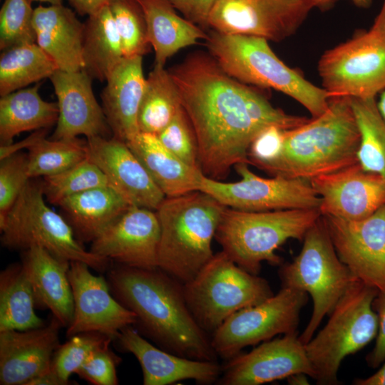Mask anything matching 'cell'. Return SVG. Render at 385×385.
I'll use <instances>...</instances> for the list:
<instances>
[{
    "label": "cell",
    "instance_id": "9a60e30c",
    "mask_svg": "<svg viewBox=\"0 0 385 385\" xmlns=\"http://www.w3.org/2000/svg\"><path fill=\"white\" fill-rule=\"evenodd\" d=\"M322 217L342 262L359 280L385 292V205L360 220Z\"/></svg>",
    "mask_w": 385,
    "mask_h": 385
},
{
    "label": "cell",
    "instance_id": "d6a6232c",
    "mask_svg": "<svg viewBox=\"0 0 385 385\" xmlns=\"http://www.w3.org/2000/svg\"><path fill=\"white\" fill-rule=\"evenodd\" d=\"M58 68L36 43H26L4 50L0 56V96L50 78Z\"/></svg>",
    "mask_w": 385,
    "mask_h": 385
},
{
    "label": "cell",
    "instance_id": "d4e9b609",
    "mask_svg": "<svg viewBox=\"0 0 385 385\" xmlns=\"http://www.w3.org/2000/svg\"><path fill=\"white\" fill-rule=\"evenodd\" d=\"M21 264L32 285L36 308L49 309L61 327L67 328L74 312L68 275L70 262L33 246L22 251Z\"/></svg>",
    "mask_w": 385,
    "mask_h": 385
},
{
    "label": "cell",
    "instance_id": "7402d4cb",
    "mask_svg": "<svg viewBox=\"0 0 385 385\" xmlns=\"http://www.w3.org/2000/svg\"><path fill=\"white\" fill-rule=\"evenodd\" d=\"M114 341L122 351L137 359L144 385H169L189 379L210 385L217 384L222 374L218 361L192 359L168 352L152 344L133 326L121 329Z\"/></svg>",
    "mask_w": 385,
    "mask_h": 385
},
{
    "label": "cell",
    "instance_id": "f907efd6",
    "mask_svg": "<svg viewBox=\"0 0 385 385\" xmlns=\"http://www.w3.org/2000/svg\"><path fill=\"white\" fill-rule=\"evenodd\" d=\"M356 385H385V361L381 368L374 374L365 379H357L354 381Z\"/></svg>",
    "mask_w": 385,
    "mask_h": 385
},
{
    "label": "cell",
    "instance_id": "1f68e13d",
    "mask_svg": "<svg viewBox=\"0 0 385 385\" xmlns=\"http://www.w3.org/2000/svg\"><path fill=\"white\" fill-rule=\"evenodd\" d=\"M35 308L34 290L23 265L10 264L0 272V332L44 326Z\"/></svg>",
    "mask_w": 385,
    "mask_h": 385
},
{
    "label": "cell",
    "instance_id": "52a82bcc",
    "mask_svg": "<svg viewBox=\"0 0 385 385\" xmlns=\"http://www.w3.org/2000/svg\"><path fill=\"white\" fill-rule=\"evenodd\" d=\"M278 274L282 287L307 292L312 299L311 317L299 336L304 344L314 337L324 317L359 280L339 259L322 215L307 232L299 255L292 262L282 265Z\"/></svg>",
    "mask_w": 385,
    "mask_h": 385
},
{
    "label": "cell",
    "instance_id": "8992f818",
    "mask_svg": "<svg viewBox=\"0 0 385 385\" xmlns=\"http://www.w3.org/2000/svg\"><path fill=\"white\" fill-rule=\"evenodd\" d=\"M321 215L319 209L248 212L226 207L215 238L238 266L257 275L262 262L280 265L276 250L289 239L303 241Z\"/></svg>",
    "mask_w": 385,
    "mask_h": 385
},
{
    "label": "cell",
    "instance_id": "f5cc1de1",
    "mask_svg": "<svg viewBox=\"0 0 385 385\" xmlns=\"http://www.w3.org/2000/svg\"><path fill=\"white\" fill-rule=\"evenodd\" d=\"M175 9L180 11L189 20L191 0H168Z\"/></svg>",
    "mask_w": 385,
    "mask_h": 385
},
{
    "label": "cell",
    "instance_id": "7c38bea8",
    "mask_svg": "<svg viewBox=\"0 0 385 385\" xmlns=\"http://www.w3.org/2000/svg\"><path fill=\"white\" fill-rule=\"evenodd\" d=\"M308 299L307 292L282 287L262 302L234 313L210 336L217 356L227 361L247 346L297 332L300 312Z\"/></svg>",
    "mask_w": 385,
    "mask_h": 385
},
{
    "label": "cell",
    "instance_id": "44dd1931",
    "mask_svg": "<svg viewBox=\"0 0 385 385\" xmlns=\"http://www.w3.org/2000/svg\"><path fill=\"white\" fill-rule=\"evenodd\" d=\"M49 78L58 106V118L51 138H73L80 135L88 138L112 135L102 106L94 96L93 78L85 71L58 69Z\"/></svg>",
    "mask_w": 385,
    "mask_h": 385
},
{
    "label": "cell",
    "instance_id": "9f6ffc18",
    "mask_svg": "<svg viewBox=\"0 0 385 385\" xmlns=\"http://www.w3.org/2000/svg\"><path fill=\"white\" fill-rule=\"evenodd\" d=\"M381 93L379 100L377 102V107L381 115L385 119V89Z\"/></svg>",
    "mask_w": 385,
    "mask_h": 385
},
{
    "label": "cell",
    "instance_id": "c3c4849f",
    "mask_svg": "<svg viewBox=\"0 0 385 385\" xmlns=\"http://www.w3.org/2000/svg\"><path fill=\"white\" fill-rule=\"evenodd\" d=\"M76 12L81 16L90 15L102 6L108 4L110 0H68Z\"/></svg>",
    "mask_w": 385,
    "mask_h": 385
},
{
    "label": "cell",
    "instance_id": "d590c367",
    "mask_svg": "<svg viewBox=\"0 0 385 385\" xmlns=\"http://www.w3.org/2000/svg\"><path fill=\"white\" fill-rule=\"evenodd\" d=\"M28 170L31 179L63 172L87 158L86 140L47 139L28 150Z\"/></svg>",
    "mask_w": 385,
    "mask_h": 385
},
{
    "label": "cell",
    "instance_id": "7bdbcfd3",
    "mask_svg": "<svg viewBox=\"0 0 385 385\" xmlns=\"http://www.w3.org/2000/svg\"><path fill=\"white\" fill-rule=\"evenodd\" d=\"M121 358L110 346L93 351L76 373L80 378L93 385H117V366Z\"/></svg>",
    "mask_w": 385,
    "mask_h": 385
},
{
    "label": "cell",
    "instance_id": "681fc988",
    "mask_svg": "<svg viewBox=\"0 0 385 385\" xmlns=\"http://www.w3.org/2000/svg\"><path fill=\"white\" fill-rule=\"evenodd\" d=\"M68 382L62 379L50 367L48 370L31 379L27 385H68Z\"/></svg>",
    "mask_w": 385,
    "mask_h": 385
},
{
    "label": "cell",
    "instance_id": "6da1fadb",
    "mask_svg": "<svg viewBox=\"0 0 385 385\" xmlns=\"http://www.w3.org/2000/svg\"><path fill=\"white\" fill-rule=\"evenodd\" d=\"M168 71L196 135L200 169L210 178L224 180L232 166L249 164L250 145L264 128L291 130L309 120L274 107L227 74L209 52H192Z\"/></svg>",
    "mask_w": 385,
    "mask_h": 385
},
{
    "label": "cell",
    "instance_id": "d6986e66",
    "mask_svg": "<svg viewBox=\"0 0 385 385\" xmlns=\"http://www.w3.org/2000/svg\"><path fill=\"white\" fill-rule=\"evenodd\" d=\"M309 180L321 198L322 215L360 220L385 205V180L359 162Z\"/></svg>",
    "mask_w": 385,
    "mask_h": 385
},
{
    "label": "cell",
    "instance_id": "ab89813d",
    "mask_svg": "<svg viewBox=\"0 0 385 385\" xmlns=\"http://www.w3.org/2000/svg\"><path fill=\"white\" fill-rule=\"evenodd\" d=\"M31 0H4L0 11V48L36 43Z\"/></svg>",
    "mask_w": 385,
    "mask_h": 385
},
{
    "label": "cell",
    "instance_id": "8d00e7d4",
    "mask_svg": "<svg viewBox=\"0 0 385 385\" xmlns=\"http://www.w3.org/2000/svg\"><path fill=\"white\" fill-rule=\"evenodd\" d=\"M41 183L45 198L56 205L76 194L108 186L105 175L88 158L63 172L43 177Z\"/></svg>",
    "mask_w": 385,
    "mask_h": 385
},
{
    "label": "cell",
    "instance_id": "4316f807",
    "mask_svg": "<svg viewBox=\"0 0 385 385\" xmlns=\"http://www.w3.org/2000/svg\"><path fill=\"white\" fill-rule=\"evenodd\" d=\"M126 143L165 197L199 190L201 170L168 150L156 135L139 132Z\"/></svg>",
    "mask_w": 385,
    "mask_h": 385
},
{
    "label": "cell",
    "instance_id": "f6af8a7d",
    "mask_svg": "<svg viewBox=\"0 0 385 385\" xmlns=\"http://www.w3.org/2000/svg\"><path fill=\"white\" fill-rule=\"evenodd\" d=\"M378 317V332L375 345L366 357L368 366L376 369L385 361V292H378L372 302Z\"/></svg>",
    "mask_w": 385,
    "mask_h": 385
},
{
    "label": "cell",
    "instance_id": "277c9868",
    "mask_svg": "<svg viewBox=\"0 0 385 385\" xmlns=\"http://www.w3.org/2000/svg\"><path fill=\"white\" fill-rule=\"evenodd\" d=\"M226 206L201 190L165 197L160 223L158 268L183 284L212 259V241Z\"/></svg>",
    "mask_w": 385,
    "mask_h": 385
},
{
    "label": "cell",
    "instance_id": "9c48e42d",
    "mask_svg": "<svg viewBox=\"0 0 385 385\" xmlns=\"http://www.w3.org/2000/svg\"><path fill=\"white\" fill-rule=\"evenodd\" d=\"M378 290L357 280L340 299L325 326L304 344L319 385H337L343 359L377 334L378 317L372 302Z\"/></svg>",
    "mask_w": 385,
    "mask_h": 385
},
{
    "label": "cell",
    "instance_id": "4dcf8cb0",
    "mask_svg": "<svg viewBox=\"0 0 385 385\" xmlns=\"http://www.w3.org/2000/svg\"><path fill=\"white\" fill-rule=\"evenodd\" d=\"M121 40L108 4L84 23L83 70L93 79L106 81L123 58Z\"/></svg>",
    "mask_w": 385,
    "mask_h": 385
},
{
    "label": "cell",
    "instance_id": "74e56055",
    "mask_svg": "<svg viewBox=\"0 0 385 385\" xmlns=\"http://www.w3.org/2000/svg\"><path fill=\"white\" fill-rule=\"evenodd\" d=\"M108 6L120 37L124 57L146 54L150 45L145 15L138 1L110 0Z\"/></svg>",
    "mask_w": 385,
    "mask_h": 385
},
{
    "label": "cell",
    "instance_id": "7a4b0ae2",
    "mask_svg": "<svg viewBox=\"0 0 385 385\" xmlns=\"http://www.w3.org/2000/svg\"><path fill=\"white\" fill-rule=\"evenodd\" d=\"M106 280L113 297L136 316L133 326L159 348L196 360L218 361L210 336L197 324L186 302L183 284L160 268L116 263Z\"/></svg>",
    "mask_w": 385,
    "mask_h": 385
},
{
    "label": "cell",
    "instance_id": "6f0895ef",
    "mask_svg": "<svg viewBox=\"0 0 385 385\" xmlns=\"http://www.w3.org/2000/svg\"><path fill=\"white\" fill-rule=\"evenodd\" d=\"M34 1H38L41 2H46L49 3L50 4H62V0H31Z\"/></svg>",
    "mask_w": 385,
    "mask_h": 385
},
{
    "label": "cell",
    "instance_id": "603a6c76",
    "mask_svg": "<svg viewBox=\"0 0 385 385\" xmlns=\"http://www.w3.org/2000/svg\"><path fill=\"white\" fill-rule=\"evenodd\" d=\"M61 327L52 316L38 328L0 332V384L27 385L48 370Z\"/></svg>",
    "mask_w": 385,
    "mask_h": 385
},
{
    "label": "cell",
    "instance_id": "ee69618b",
    "mask_svg": "<svg viewBox=\"0 0 385 385\" xmlns=\"http://www.w3.org/2000/svg\"><path fill=\"white\" fill-rule=\"evenodd\" d=\"M286 130L277 125H270L262 130L250 145L248 163L265 172L278 158Z\"/></svg>",
    "mask_w": 385,
    "mask_h": 385
},
{
    "label": "cell",
    "instance_id": "e575fe53",
    "mask_svg": "<svg viewBox=\"0 0 385 385\" xmlns=\"http://www.w3.org/2000/svg\"><path fill=\"white\" fill-rule=\"evenodd\" d=\"M350 100L361 135L358 162L365 170L385 180V119L376 98Z\"/></svg>",
    "mask_w": 385,
    "mask_h": 385
},
{
    "label": "cell",
    "instance_id": "bcb514c9",
    "mask_svg": "<svg viewBox=\"0 0 385 385\" xmlns=\"http://www.w3.org/2000/svg\"><path fill=\"white\" fill-rule=\"evenodd\" d=\"M48 130V128L36 130L19 142L11 143L8 145H1L0 160L18 152H21L23 149L26 148L29 150L37 142L46 137Z\"/></svg>",
    "mask_w": 385,
    "mask_h": 385
},
{
    "label": "cell",
    "instance_id": "f35d334b",
    "mask_svg": "<svg viewBox=\"0 0 385 385\" xmlns=\"http://www.w3.org/2000/svg\"><path fill=\"white\" fill-rule=\"evenodd\" d=\"M113 341L110 337L96 332L75 334L64 344H59L53 354L51 369L71 384L70 376L77 372L93 351L110 346Z\"/></svg>",
    "mask_w": 385,
    "mask_h": 385
},
{
    "label": "cell",
    "instance_id": "60d3db41",
    "mask_svg": "<svg viewBox=\"0 0 385 385\" xmlns=\"http://www.w3.org/2000/svg\"><path fill=\"white\" fill-rule=\"evenodd\" d=\"M157 136L168 150L189 165L201 170L196 135L183 107Z\"/></svg>",
    "mask_w": 385,
    "mask_h": 385
},
{
    "label": "cell",
    "instance_id": "11a10c76",
    "mask_svg": "<svg viewBox=\"0 0 385 385\" xmlns=\"http://www.w3.org/2000/svg\"><path fill=\"white\" fill-rule=\"evenodd\" d=\"M324 6L327 8L330 6L333 0H318ZM355 6L359 8L367 9L369 8L374 0H350Z\"/></svg>",
    "mask_w": 385,
    "mask_h": 385
},
{
    "label": "cell",
    "instance_id": "e0dca14e",
    "mask_svg": "<svg viewBox=\"0 0 385 385\" xmlns=\"http://www.w3.org/2000/svg\"><path fill=\"white\" fill-rule=\"evenodd\" d=\"M217 384L260 385L304 373L314 379L315 371L297 332L262 342L245 354H239L222 365Z\"/></svg>",
    "mask_w": 385,
    "mask_h": 385
},
{
    "label": "cell",
    "instance_id": "f1b7e54d",
    "mask_svg": "<svg viewBox=\"0 0 385 385\" xmlns=\"http://www.w3.org/2000/svg\"><path fill=\"white\" fill-rule=\"evenodd\" d=\"M137 1L145 15L148 40L155 51V64L164 66L180 49L207 39L204 29L180 16L168 0Z\"/></svg>",
    "mask_w": 385,
    "mask_h": 385
},
{
    "label": "cell",
    "instance_id": "30bf717a",
    "mask_svg": "<svg viewBox=\"0 0 385 385\" xmlns=\"http://www.w3.org/2000/svg\"><path fill=\"white\" fill-rule=\"evenodd\" d=\"M183 287L192 314L210 336L234 313L274 294L265 278L245 270L222 250Z\"/></svg>",
    "mask_w": 385,
    "mask_h": 385
},
{
    "label": "cell",
    "instance_id": "484cf974",
    "mask_svg": "<svg viewBox=\"0 0 385 385\" xmlns=\"http://www.w3.org/2000/svg\"><path fill=\"white\" fill-rule=\"evenodd\" d=\"M33 24L36 43L54 61L58 69H83L84 23L63 4L34 9Z\"/></svg>",
    "mask_w": 385,
    "mask_h": 385
},
{
    "label": "cell",
    "instance_id": "ffe728a7",
    "mask_svg": "<svg viewBox=\"0 0 385 385\" xmlns=\"http://www.w3.org/2000/svg\"><path fill=\"white\" fill-rule=\"evenodd\" d=\"M86 153L130 205L156 210L165 198L126 142L113 135L88 138Z\"/></svg>",
    "mask_w": 385,
    "mask_h": 385
},
{
    "label": "cell",
    "instance_id": "ac0fdd59",
    "mask_svg": "<svg viewBox=\"0 0 385 385\" xmlns=\"http://www.w3.org/2000/svg\"><path fill=\"white\" fill-rule=\"evenodd\" d=\"M160 237L155 210L131 206L91 242L90 251L118 264L155 269Z\"/></svg>",
    "mask_w": 385,
    "mask_h": 385
},
{
    "label": "cell",
    "instance_id": "5b68a950",
    "mask_svg": "<svg viewBox=\"0 0 385 385\" xmlns=\"http://www.w3.org/2000/svg\"><path fill=\"white\" fill-rule=\"evenodd\" d=\"M210 54L222 70L245 83L272 88L302 104L312 118L324 113L330 96L282 61L263 38L212 30L206 39Z\"/></svg>",
    "mask_w": 385,
    "mask_h": 385
},
{
    "label": "cell",
    "instance_id": "2e32d148",
    "mask_svg": "<svg viewBox=\"0 0 385 385\" xmlns=\"http://www.w3.org/2000/svg\"><path fill=\"white\" fill-rule=\"evenodd\" d=\"M89 268L83 262H70L68 275L74 312L66 337L96 332L114 341L121 329L134 325L136 316L113 297L106 278L93 274Z\"/></svg>",
    "mask_w": 385,
    "mask_h": 385
},
{
    "label": "cell",
    "instance_id": "db71d44e",
    "mask_svg": "<svg viewBox=\"0 0 385 385\" xmlns=\"http://www.w3.org/2000/svg\"><path fill=\"white\" fill-rule=\"evenodd\" d=\"M306 374L296 373L287 378V382L291 385H305L309 384L308 379Z\"/></svg>",
    "mask_w": 385,
    "mask_h": 385
},
{
    "label": "cell",
    "instance_id": "3957f363",
    "mask_svg": "<svg viewBox=\"0 0 385 385\" xmlns=\"http://www.w3.org/2000/svg\"><path fill=\"white\" fill-rule=\"evenodd\" d=\"M361 135L349 97L330 98L322 115L285 132L278 158L266 173L311 180L358 163Z\"/></svg>",
    "mask_w": 385,
    "mask_h": 385
},
{
    "label": "cell",
    "instance_id": "f546056e",
    "mask_svg": "<svg viewBox=\"0 0 385 385\" xmlns=\"http://www.w3.org/2000/svg\"><path fill=\"white\" fill-rule=\"evenodd\" d=\"M38 88L36 84L1 96V145L13 143L14 137L23 132L48 129L56 124L58 103L44 101Z\"/></svg>",
    "mask_w": 385,
    "mask_h": 385
},
{
    "label": "cell",
    "instance_id": "7dc6e473",
    "mask_svg": "<svg viewBox=\"0 0 385 385\" xmlns=\"http://www.w3.org/2000/svg\"><path fill=\"white\" fill-rule=\"evenodd\" d=\"M217 0H191L189 20L202 29L208 28L210 14Z\"/></svg>",
    "mask_w": 385,
    "mask_h": 385
},
{
    "label": "cell",
    "instance_id": "816d5d0a",
    "mask_svg": "<svg viewBox=\"0 0 385 385\" xmlns=\"http://www.w3.org/2000/svg\"><path fill=\"white\" fill-rule=\"evenodd\" d=\"M370 29L385 41V0Z\"/></svg>",
    "mask_w": 385,
    "mask_h": 385
},
{
    "label": "cell",
    "instance_id": "4fadbf2b",
    "mask_svg": "<svg viewBox=\"0 0 385 385\" xmlns=\"http://www.w3.org/2000/svg\"><path fill=\"white\" fill-rule=\"evenodd\" d=\"M248 165L240 163L234 166L241 177L237 182L225 183L203 175L199 190L226 207L242 211L319 209L321 198L309 180L280 175L265 178L251 171Z\"/></svg>",
    "mask_w": 385,
    "mask_h": 385
},
{
    "label": "cell",
    "instance_id": "5bb4252c",
    "mask_svg": "<svg viewBox=\"0 0 385 385\" xmlns=\"http://www.w3.org/2000/svg\"><path fill=\"white\" fill-rule=\"evenodd\" d=\"M315 7L324 9L318 0H217L208 28L280 41L294 34Z\"/></svg>",
    "mask_w": 385,
    "mask_h": 385
},
{
    "label": "cell",
    "instance_id": "cb8c5ba5",
    "mask_svg": "<svg viewBox=\"0 0 385 385\" xmlns=\"http://www.w3.org/2000/svg\"><path fill=\"white\" fill-rule=\"evenodd\" d=\"M106 81L101 93L105 117L112 135L128 142L140 132L138 115L146 81L143 56L123 57Z\"/></svg>",
    "mask_w": 385,
    "mask_h": 385
},
{
    "label": "cell",
    "instance_id": "8fae6325",
    "mask_svg": "<svg viewBox=\"0 0 385 385\" xmlns=\"http://www.w3.org/2000/svg\"><path fill=\"white\" fill-rule=\"evenodd\" d=\"M330 98H376L385 89V41L372 30L327 51L318 63Z\"/></svg>",
    "mask_w": 385,
    "mask_h": 385
},
{
    "label": "cell",
    "instance_id": "83f0119b",
    "mask_svg": "<svg viewBox=\"0 0 385 385\" xmlns=\"http://www.w3.org/2000/svg\"><path fill=\"white\" fill-rule=\"evenodd\" d=\"M58 206L83 245L91 242L133 205L111 188L103 186L65 198Z\"/></svg>",
    "mask_w": 385,
    "mask_h": 385
},
{
    "label": "cell",
    "instance_id": "ba28073f",
    "mask_svg": "<svg viewBox=\"0 0 385 385\" xmlns=\"http://www.w3.org/2000/svg\"><path fill=\"white\" fill-rule=\"evenodd\" d=\"M41 181L29 180L5 216L0 218L1 242L9 250L41 247L53 255L81 261L103 273L111 260L86 250L65 218L45 201Z\"/></svg>",
    "mask_w": 385,
    "mask_h": 385
},
{
    "label": "cell",
    "instance_id": "836d02e7",
    "mask_svg": "<svg viewBox=\"0 0 385 385\" xmlns=\"http://www.w3.org/2000/svg\"><path fill=\"white\" fill-rule=\"evenodd\" d=\"M182 107L175 84L164 66L155 64L146 78L138 125L140 132L158 135Z\"/></svg>",
    "mask_w": 385,
    "mask_h": 385
},
{
    "label": "cell",
    "instance_id": "b9f144b4",
    "mask_svg": "<svg viewBox=\"0 0 385 385\" xmlns=\"http://www.w3.org/2000/svg\"><path fill=\"white\" fill-rule=\"evenodd\" d=\"M29 180L27 153L21 151L1 160L0 218L12 207Z\"/></svg>",
    "mask_w": 385,
    "mask_h": 385
}]
</instances>
